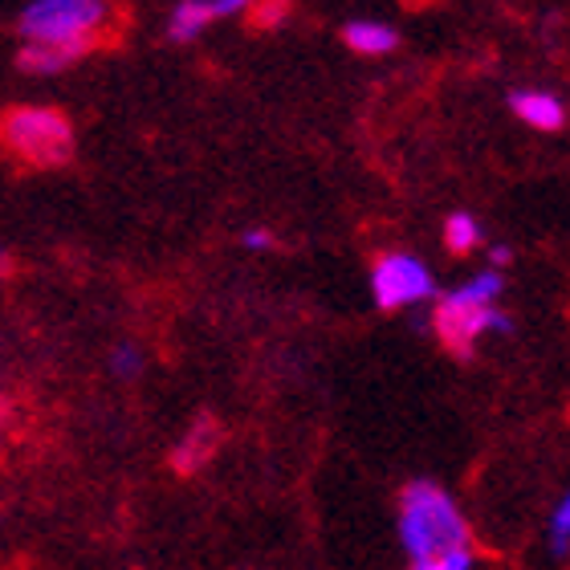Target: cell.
<instances>
[{
    "instance_id": "9",
    "label": "cell",
    "mask_w": 570,
    "mask_h": 570,
    "mask_svg": "<svg viewBox=\"0 0 570 570\" xmlns=\"http://www.w3.org/2000/svg\"><path fill=\"white\" fill-rule=\"evenodd\" d=\"M95 46L98 41H73V46H21L17 66H21L24 73H41V78H49V73L70 70L73 61L86 58Z\"/></svg>"
},
{
    "instance_id": "8",
    "label": "cell",
    "mask_w": 570,
    "mask_h": 570,
    "mask_svg": "<svg viewBox=\"0 0 570 570\" xmlns=\"http://www.w3.org/2000/svg\"><path fill=\"white\" fill-rule=\"evenodd\" d=\"M510 110L525 127H534V131L554 135L567 127V102H562L559 95H550V90H513Z\"/></svg>"
},
{
    "instance_id": "12",
    "label": "cell",
    "mask_w": 570,
    "mask_h": 570,
    "mask_svg": "<svg viewBox=\"0 0 570 570\" xmlns=\"http://www.w3.org/2000/svg\"><path fill=\"white\" fill-rule=\"evenodd\" d=\"M110 371L119 375V380H135L142 371V351L131 343H119L115 351H110Z\"/></svg>"
},
{
    "instance_id": "16",
    "label": "cell",
    "mask_w": 570,
    "mask_h": 570,
    "mask_svg": "<svg viewBox=\"0 0 570 570\" xmlns=\"http://www.w3.org/2000/svg\"><path fill=\"white\" fill-rule=\"evenodd\" d=\"M489 331H498V334H513V318L505 314V309L493 306V314H489Z\"/></svg>"
},
{
    "instance_id": "7",
    "label": "cell",
    "mask_w": 570,
    "mask_h": 570,
    "mask_svg": "<svg viewBox=\"0 0 570 570\" xmlns=\"http://www.w3.org/2000/svg\"><path fill=\"white\" fill-rule=\"evenodd\" d=\"M216 444H220V424H216L213 416H196L188 432L176 440V449H171L167 461H171V469H176L179 476H191L213 461Z\"/></svg>"
},
{
    "instance_id": "18",
    "label": "cell",
    "mask_w": 570,
    "mask_h": 570,
    "mask_svg": "<svg viewBox=\"0 0 570 570\" xmlns=\"http://www.w3.org/2000/svg\"><path fill=\"white\" fill-rule=\"evenodd\" d=\"M257 12H262V17H257V21H269V24H274V21H282V12H285V4H269V9H265V4H262V9H257Z\"/></svg>"
},
{
    "instance_id": "1",
    "label": "cell",
    "mask_w": 570,
    "mask_h": 570,
    "mask_svg": "<svg viewBox=\"0 0 570 570\" xmlns=\"http://www.w3.org/2000/svg\"><path fill=\"white\" fill-rule=\"evenodd\" d=\"M400 542H404L412 562L452 554V550H473L461 505L436 481L404 485V493H400Z\"/></svg>"
},
{
    "instance_id": "6",
    "label": "cell",
    "mask_w": 570,
    "mask_h": 570,
    "mask_svg": "<svg viewBox=\"0 0 570 570\" xmlns=\"http://www.w3.org/2000/svg\"><path fill=\"white\" fill-rule=\"evenodd\" d=\"M233 12H245V0H184L171 9V21H167V37L176 46H188L220 17H233Z\"/></svg>"
},
{
    "instance_id": "4",
    "label": "cell",
    "mask_w": 570,
    "mask_h": 570,
    "mask_svg": "<svg viewBox=\"0 0 570 570\" xmlns=\"http://www.w3.org/2000/svg\"><path fill=\"white\" fill-rule=\"evenodd\" d=\"M110 17L107 4L98 0H37L21 12L24 46H73V41H95V29Z\"/></svg>"
},
{
    "instance_id": "2",
    "label": "cell",
    "mask_w": 570,
    "mask_h": 570,
    "mask_svg": "<svg viewBox=\"0 0 570 570\" xmlns=\"http://www.w3.org/2000/svg\"><path fill=\"white\" fill-rule=\"evenodd\" d=\"M73 122L58 107H12L0 115V142L24 167H66L73 159Z\"/></svg>"
},
{
    "instance_id": "19",
    "label": "cell",
    "mask_w": 570,
    "mask_h": 570,
    "mask_svg": "<svg viewBox=\"0 0 570 570\" xmlns=\"http://www.w3.org/2000/svg\"><path fill=\"white\" fill-rule=\"evenodd\" d=\"M9 420H12V400L0 392V424H9Z\"/></svg>"
},
{
    "instance_id": "15",
    "label": "cell",
    "mask_w": 570,
    "mask_h": 570,
    "mask_svg": "<svg viewBox=\"0 0 570 570\" xmlns=\"http://www.w3.org/2000/svg\"><path fill=\"white\" fill-rule=\"evenodd\" d=\"M240 245H245V249H269V245H274V233H265V228H245Z\"/></svg>"
},
{
    "instance_id": "17",
    "label": "cell",
    "mask_w": 570,
    "mask_h": 570,
    "mask_svg": "<svg viewBox=\"0 0 570 570\" xmlns=\"http://www.w3.org/2000/svg\"><path fill=\"white\" fill-rule=\"evenodd\" d=\"M489 262H493V265L501 269V265H510V262H513V249H510V245H493V253H489Z\"/></svg>"
},
{
    "instance_id": "3",
    "label": "cell",
    "mask_w": 570,
    "mask_h": 570,
    "mask_svg": "<svg viewBox=\"0 0 570 570\" xmlns=\"http://www.w3.org/2000/svg\"><path fill=\"white\" fill-rule=\"evenodd\" d=\"M501 285L505 282L498 269H489V274H476L473 282H464L461 289L440 297L436 314H432V331L456 358H473L476 338L489 331V314H493Z\"/></svg>"
},
{
    "instance_id": "20",
    "label": "cell",
    "mask_w": 570,
    "mask_h": 570,
    "mask_svg": "<svg viewBox=\"0 0 570 570\" xmlns=\"http://www.w3.org/2000/svg\"><path fill=\"white\" fill-rule=\"evenodd\" d=\"M9 274V257H4V249H0V277Z\"/></svg>"
},
{
    "instance_id": "5",
    "label": "cell",
    "mask_w": 570,
    "mask_h": 570,
    "mask_svg": "<svg viewBox=\"0 0 570 570\" xmlns=\"http://www.w3.org/2000/svg\"><path fill=\"white\" fill-rule=\"evenodd\" d=\"M436 294V277L428 274V265L412 253H383L371 265V297L380 309H400L412 302Z\"/></svg>"
},
{
    "instance_id": "10",
    "label": "cell",
    "mask_w": 570,
    "mask_h": 570,
    "mask_svg": "<svg viewBox=\"0 0 570 570\" xmlns=\"http://www.w3.org/2000/svg\"><path fill=\"white\" fill-rule=\"evenodd\" d=\"M343 41L355 53H367V58H380V53H392L400 46V33H395L392 24L383 21H351L343 29Z\"/></svg>"
},
{
    "instance_id": "13",
    "label": "cell",
    "mask_w": 570,
    "mask_h": 570,
    "mask_svg": "<svg viewBox=\"0 0 570 570\" xmlns=\"http://www.w3.org/2000/svg\"><path fill=\"white\" fill-rule=\"evenodd\" d=\"M567 530H570V498H559L554 513H550V550L567 559Z\"/></svg>"
},
{
    "instance_id": "14",
    "label": "cell",
    "mask_w": 570,
    "mask_h": 570,
    "mask_svg": "<svg viewBox=\"0 0 570 570\" xmlns=\"http://www.w3.org/2000/svg\"><path fill=\"white\" fill-rule=\"evenodd\" d=\"M407 570H473V550H452V554H436V559L412 562Z\"/></svg>"
},
{
    "instance_id": "11",
    "label": "cell",
    "mask_w": 570,
    "mask_h": 570,
    "mask_svg": "<svg viewBox=\"0 0 570 570\" xmlns=\"http://www.w3.org/2000/svg\"><path fill=\"white\" fill-rule=\"evenodd\" d=\"M444 240H449L452 253H473L481 245V225H476V216L469 213H452L444 220Z\"/></svg>"
}]
</instances>
